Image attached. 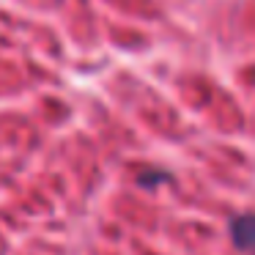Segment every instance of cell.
I'll return each mask as SVG.
<instances>
[{
  "mask_svg": "<svg viewBox=\"0 0 255 255\" xmlns=\"http://www.w3.org/2000/svg\"><path fill=\"white\" fill-rule=\"evenodd\" d=\"M231 239L244 255H255V214H239L231 222Z\"/></svg>",
  "mask_w": 255,
  "mask_h": 255,
  "instance_id": "6da1fadb",
  "label": "cell"
},
{
  "mask_svg": "<svg viewBox=\"0 0 255 255\" xmlns=\"http://www.w3.org/2000/svg\"><path fill=\"white\" fill-rule=\"evenodd\" d=\"M162 181H170V173H162V170H143V173L137 176V184H140V187H145V189L159 187Z\"/></svg>",
  "mask_w": 255,
  "mask_h": 255,
  "instance_id": "7a4b0ae2",
  "label": "cell"
}]
</instances>
